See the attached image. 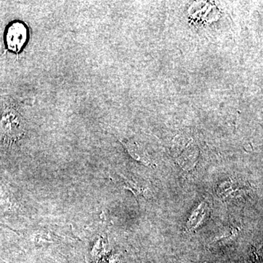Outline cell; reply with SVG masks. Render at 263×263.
<instances>
[{
	"instance_id": "obj_1",
	"label": "cell",
	"mask_w": 263,
	"mask_h": 263,
	"mask_svg": "<svg viewBox=\"0 0 263 263\" xmlns=\"http://www.w3.org/2000/svg\"><path fill=\"white\" fill-rule=\"evenodd\" d=\"M0 123L5 133L11 138H18L23 134L25 125L24 119L14 108H5Z\"/></svg>"
},
{
	"instance_id": "obj_2",
	"label": "cell",
	"mask_w": 263,
	"mask_h": 263,
	"mask_svg": "<svg viewBox=\"0 0 263 263\" xmlns=\"http://www.w3.org/2000/svg\"><path fill=\"white\" fill-rule=\"evenodd\" d=\"M27 28L22 23H14L8 28L6 34L8 47L13 51H20L27 41Z\"/></svg>"
},
{
	"instance_id": "obj_3",
	"label": "cell",
	"mask_w": 263,
	"mask_h": 263,
	"mask_svg": "<svg viewBox=\"0 0 263 263\" xmlns=\"http://www.w3.org/2000/svg\"><path fill=\"white\" fill-rule=\"evenodd\" d=\"M198 157L199 148H197L196 144L193 142H190L176 160L183 169L190 171L196 165Z\"/></svg>"
},
{
	"instance_id": "obj_4",
	"label": "cell",
	"mask_w": 263,
	"mask_h": 263,
	"mask_svg": "<svg viewBox=\"0 0 263 263\" xmlns=\"http://www.w3.org/2000/svg\"><path fill=\"white\" fill-rule=\"evenodd\" d=\"M123 145L127 148L129 155L135 160L141 162L145 165L148 166L151 163L149 155L146 151L140 146L138 143L133 141H122Z\"/></svg>"
},
{
	"instance_id": "obj_5",
	"label": "cell",
	"mask_w": 263,
	"mask_h": 263,
	"mask_svg": "<svg viewBox=\"0 0 263 263\" xmlns=\"http://www.w3.org/2000/svg\"><path fill=\"white\" fill-rule=\"evenodd\" d=\"M208 214V208L206 203L202 202L197 206V209L190 216V219L186 223V228L191 231L196 229L197 227L201 224L202 221L205 219Z\"/></svg>"
}]
</instances>
